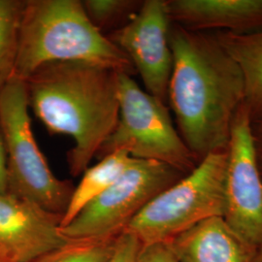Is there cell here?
Returning a JSON list of instances; mask_svg holds the SVG:
<instances>
[{
  "label": "cell",
  "mask_w": 262,
  "mask_h": 262,
  "mask_svg": "<svg viewBox=\"0 0 262 262\" xmlns=\"http://www.w3.org/2000/svg\"><path fill=\"white\" fill-rule=\"evenodd\" d=\"M173 68L168 102L179 133L199 163L227 150L235 115L246 99L243 74L214 34L171 23Z\"/></svg>",
  "instance_id": "1"
},
{
  "label": "cell",
  "mask_w": 262,
  "mask_h": 262,
  "mask_svg": "<svg viewBox=\"0 0 262 262\" xmlns=\"http://www.w3.org/2000/svg\"><path fill=\"white\" fill-rule=\"evenodd\" d=\"M25 83L29 108L48 132L74 141L67 162L70 174L78 177L118 123L119 73L86 62H52Z\"/></svg>",
  "instance_id": "2"
},
{
  "label": "cell",
  "mask_w": 262,
  "mask_h": 262,
  "mask_svg": "<svg viewBox=\"0 0 262 262\" xmlns=\"http://www.w3.org/2000/svg\"><path fill=\"white\" fill-rule=\"evenodd\" d=\"M80 61L132 76L129 58L94 27L80 0H26L13 78L52 62Z\"/></svg>",
  "instance_id": "3"
},
{
  "label": "cell",
  "mask_w": 262,
  "mask_h": 262,
  "mask_svg": "<svg viewBox=\"0 0 262 262\" xmlns=\"http://www.w3.org/2000/svg\"><path fill=\"white\" fill-rule=\"evenodd\" d=\"M25 81L12 78L0 93V132L6 154L7 193L63 215L75 187L53 173L31 128Z\"/></svg>",
  "instance_id": "4"
},
{
  "label": "cell",
  "mask_w": 262,
  "mask_h": 262,
  "mask_svg": "<svg viewBox=\"0 0 262 262\" xmlns=\"http://www.w3.org/2000/svg\"><path fill=\"white\" fill-rule=\"evenodd\" d=\"M228 151H215L143 208L123 232L143 246L168 243L194 225L225 213Z\"/></svg>",
  "instance_id": "5"
},
{
  "label": "cell",
  "mask_w": 262,
  "mask_h": 262,
  "mask_svg": "<svg viewBox=\"0 0 262 262\" xmlns=\"http://www.w3.org/2000/svg\"><path fill=\"white\" fill-rule=\"evenodd\" d=\"M120 113L116 127L95 158L126 151L133 159L155 160L190 173L198 164L176 130L166 104L142 90L132 76L119 73Z\"/></svg>",
  "instance_id": "6"
},
{
  "label": "cell",
  "mask_w": 262,
  "mask_h": 262,
  "mask_svg": "<svg viewBox=\"0 0 262 262\" xmlns=\"http://www.w3.org/2000/svg\"><path fill=\"white\" fill-rule=\"evenodd\" d=\"M185 175L159 161L134 159L111 187L60 228V233L72 241L116 238L155 197Z\"/></svg>",
  "instance_id": "7"
},
{
  "label": "cell",
  "mask_w": 262,
  "mask_h": 262,
  "mask_svg": "<svg viewBox=\"0 0 262 262\" xmlns=\"http://www.w3.org/2000/svg\"><path fill=\"white\" fill-rule=\"evenodd\" d=\"M227 151L224 220L246 242L257 248L262 243V175L246 103L235 115Z\"/></svg>",
  "instance_id": "8"
},
{
  "label": "cell",
  "mask_w": 262,
  "mask_h": 262,
  "mask_svg": "<svg viewBox=\"0 0 262 262\" xmlns=\"http://www.w3.org/2000/svg\"><path fill=\"white\" fill-rule=\"evenodd\" d=\"M170 26L166 0H145L125 26L106 35L129 58L146 92L166 105L173 68Z\"/></svg>",
  "instance_id": "9"
},
{
  "label": "cell",
  "mask_w": 262,
  "mask_h": 262,
  "mask_svg": "<svg viewBox=\"0 0 262 262\" xmlns=\"http://www.w3.org/2000/svg\"><path fill=\"white\" fill-rule=\"evenodd\" d=\"M62 215L0 193V262H29L67 243L60 233Z\"/></svg>",
  "instance_id": "10"
},
{
  "label": "cell",
  "mask_w": 262,
  "mask_h": 262,
  "mask_svg": "<svg viewBox=\"0 0 262 262\" xmlns=\"http://www.w3.org/2000/svg\"><path fill=\"white\" fill-rule=\"evenodd\" d=\"M166 6L171 23L191 31L262 30V0H166Z\"/></svg>",
  "instance_id": "11"
},
{
  "label": "cell",
  "mask_w": 262,
  "mask_h": 262,
  "mask_svg": "<svg viewBox=\"0 0 262 262\" xmlns=\"http://www.w3.org/2000/svg\"><path fill=\"white\" fill-rule=\"evenodd\" d=\"M168 244L179 262H252L256 250L221 216L201 222Z\"/></svg>",
  "instance_id": "12"
},
{
  "label": "cell",
  "mask_w": 262,
  "mask_h": 262,
  "mask_svg": "<svg viewBox=\"0 0 262 262\" xmlns=\"http://www.w3.org/2000/svg\"><path fill=\"white\" fill-rule=\"evenodd\" d=\"M240 67L246 89L245 103L253 122L262 120V30L247 34L214 33Z\"/></svg>",
  "instance_id": "13"
},
{
  "label": "cell",
  "mask_w": 262,
  "mask_h": 262,
  "mask_svg": "<svg viewBox=\"0 0 262 262\" xmlns=\"http://www.w3.org/2000/svg\"><path fill=\"white\" fill-rule=\"evenodd\" d=\"M133 160L126 151L119 150L104 157L97 164L86 169L81 182L74 188L69 205L62 215L60 228L68 225L84 207L111 187Z\"/></svg>",
  "instance_id": "14"
},
{
  "label": "cell",
  "mask_w": 262,
  "mask_h": 262,
  "mask_svg": "<svg viewBox=\"0 0 262 262\" xmlns=\"http://www.w3.org/2000/svg\"><path fill=\"white\" fill-rule=\"evenodd\" d=\"M26 0H0V93L13 78Z\"/></svg>",
  "instance_id": "15"
},
{
  "label": "cell",
  "mask_w": 262,
  "mask_h": 262,
  "mask_svg": "<svg viewBox=\"0 0 262 262\" xmlns=\"http://www.w3.org/2000/svg\"><path fill=\"white\" fill-rule=\"evenodd\" d=\"M86 16L105 35L125 26L143 3L138 0H84Z\"/></svg>",
  "instance_id": "16"
},
{
  "label": "cell",
  "mask_w": 262,
  "mask_h": 262,
  "mask_svg": "<svg viewBox=\"0 0 262 262\" xmlns=\"http://www.w3.org/2000/svg\"><path fill=\"white\" fill-rule=\"evenodd\" d=\"M116 239L69 240L29 262H108L114 253Z\"/></svg>",
  "instance_id": "17"
},
{
  "label": "cell",
  "mask_w": 262,
  "mask_h": 262,
  "mask_svg": "<svg viewBox=\"0 0 262 262\" xmlns=\"http://www.w3.org/2000/svg\"><path fill=\"white\" fill-rule=\"evenodd\" d=\"M143 245L132 234L122 232L115 242V249L108 262H138Z\"/></svg>",
  "instance_id": "18"
},
{
  "label": "cell",
  "mask_w": 262,
  "mask_h": 262,
  "mask_svg": "<svg viewBox=\"0 0 262 262\" xmlns=\"http://www.w3.org/2000/svg\"><path fill=\"white\" fill-rule=\"evenodd\" d=\"M138 262H179L168 243L143 246Z\"/></svg>",
  "instance_id": "19"
},
{
  "label": "cell",
  "mask_w": 262,
  "mask_h": 262,
  "mask_svg": "<svg viewBox=\"0 0 262 262\" xmlns=\"http://www.w3.org/2000/svg\"><path fill=\"white\" fill-rule=\"evenodd\" d=\"M7 192V169H6V154L2 135L0 132V193Z\"/></svg>",
  "instance_id": "20"
},
{
  "label": "cell",
  "mask_w": 262,
  "mask_h": 262,
  "mask_svg": "<svg viewBox=\"0 0 262 262\" xmlns=\"http://www.w3.org/2000/svg\"><path fill=\"white\" fill-rule=\"evenodd\" d=\"M253 135L257 156V162L262 175V120L253 122Z\"/></svg>",
  "instance_id": "21"
},
{
  "label": "cell",
  "mask_w": 262,
  "mask_h": 262,
  "mask_svg": "<svg viewBox=\"0 0 262 262\" xmlns=\"http://www.w3.org/2000/svg\"><path fill=\"white\" fill-rule=\"evenodd\" d=\"M252 262H262V243L256 248Z\"/></svg>",
  "instance_id": "22"
}]
</instances>
